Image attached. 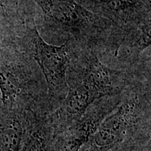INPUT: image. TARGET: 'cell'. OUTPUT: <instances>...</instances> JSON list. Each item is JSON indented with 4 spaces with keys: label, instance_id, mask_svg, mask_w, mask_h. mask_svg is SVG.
Instances as JSON below:
<instances>
[{
    "label": "cell",
    "instance_id": "277c9868",
    "mask_svg": "<svg viewBox=\"0 0 151 151\" xmlns=\"http://www.w3.org/2000/svg\"><path fill=\"white\" fill-rule=\"evenodd\" d=\"M77 81L84 84L97 99L121 94L126 81L121 71L106 66L96 56L88 60Z\"/></svg>",
    "mask_w": 151,
    "mask_h": 151
},
{
    "label": "cell",
    "instance_id": "8992f818",
    "mask_svg": "<svg viewBox=\"0 0 151 151\" xmlns=\"http://www.w3.org/2000/svg\"><path fill=\"white\" fill-rule=\"evenodd\" d=\"M54 137L49 113H33L19 151H53Z\"/></svg>",
    "mask_w": 151,
    "mask_h": 151
},
{
    "label": "cell",
    "instance_id": "7c38bea8",
    "mask_svg": "<svg viewBox=\"0 0 151 151\" xmlns=\"http://www.w3.org/2000/svg\"><path fill=\"white\" fill-rule=\"evenodd\" d=\"M4 6V1L3 0H0V9L3 8Z\"/></svg>",
    "mask_w": 151,
    "mask_h": 151
},
{
    "label": "cell",
    "instance_id": "3957f363",
    "mask_svg": "<svg viewBox=\"0 0 151 151\" xmlns=\"http://www.w3.org/2000/svg\"><path fill=\"white\" fill-rule=\"evenodd\" d=\"M120 97L121 94L107 96L94 101L78 120L55 135V151H79L106 117L118 106Z\"/></svg>",
    "mask_w": 151,
    "mask_h": 151
},
{
    "label": "cell",
    "instance_id": "52a82bcc",
    "mask_svg": "<svg viewBox=\"0 0 151 151\" xmlns=\"http://www.w3.org/2000/svg\"><path fill=\"white\" fill-rule=\"evenodd\" d=\"M29 120L14 109L0 113V151H19Z\"/></svg>",
    "mask_w": 151,
    "mask_h": 151
},
{
    "label": "cell",
    "instance_id": "9c48e42d",
    "mask_svg": "<svg viewBox=\"0 0 151 151\" xmlns=\"http://www.w3.org/2000/svg\"><path fill=\"white\" fill-rule=\"evenodd\" d=\"M141 2L142 0H104L106 9L113 16L120 18L129 16Z\"/></svg>",
    "mask_w": 151,
    "mask_h": 151
},
{
    "label": "cell",
    "instance_id": "ba28073f",
    "mask_svg": "<svg viewBox=\"0 0 151 151\" xmlns=\"http://www.w3.org/2000/svg\"><path fill=\"white\" fill-rule=\"evenodd\" d=\"M26 82L14 66L0 63V92L5 109H14V104L26 88Z\"/></svg>",
    "mask_w": 151,
    "mask_h": 151
},
{
    "label": "cell",
    "instance_id": "8fae6325",
    "mask_svg": "<svg viewBox=\"0 0 151 151\" xmlns=\"http://www.w3.org/2000/svg\"><path fill=\"white\" fill-rule=\"evenodd\" d=\"M150 24H144L141 27V32L139 36V38L134 45L132 48L136 50V55L138 56L142 50L145 48H148L150 45Z\"/></svg>",
    "mask_w": 151,
    "mask_h": 151
},
{
    "label": "cell",
    "instance_id": "6da1fadb",
    "mask_svg": "<svg viewBox=\"0 0 151 151\" xmlns=\"http://www.w3.org/2000/svg\"><path fill=\"white\" fill-rule=\"evenodd\" d=\"M150 134V93L121 92L120 101L79 151H111L127 139Z\"/></svg>",
    "mask_w": 151,
    "mask_h": 151
},
{
    "label": "cell",
    "instance_id": "5b68a950",
    "mask_svg": "<svg viewBox=\"0 0 151 151\" xmlns=\"http://www.w3.org/2000/svg\"><path fill=\"white\" fill-rule=\"evenodd\" d=\"M41 6L55 23L71 31L84 29L93 18L92 13L75 0H43Z\"/></svg>",
    "mask_w": 151,
    "mask_h": 151
},
{
    "label": "cell",
    "instance_id": "7a4b0ae2",
    "mask_svg": "<svg viewBox=\"0 0 151 151\" xmlns=\"http://www.w3.org/2000/svg\"><path fill=\"white\" fill-rule=\"evenodd\" d=\"M34 58L39 65L48 88L51 112L61 104L68 91L67 78L69 56L65 44L53 46L45 42L35 27L33 30Z\"/></svg>",
    "mask_w": 151,
    "mask_h": 151
},
{
    "label": "cell",
    "instance_id": "30bf717a",
    "mask_svg": "<svg viewBox=\"0 0 151 151\" xmlns=\"http://www.w3.org/2000/svg\"><path fill=\"white\" fill-rule=\"evenodd\" d=\"M111 151H150V135L140 136L127 139Z\"/></svg>",
    "mask_w": 151,
    "mask_h": 151
}]
</instances>
